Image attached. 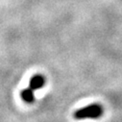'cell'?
<instances>
[{
  "label": "cell",
  "mask_w": 122,
  "mask_h": 122,
  "mask_svg": "<svg viewBox=\"0 0 122 122\" xmlns=\"http://www.w3.org/2000/svg\"><path fill=\"white\" fill-rule=\"evenodd\" d=\"M103 114V108L101 105L94 103L86 107L81 108L74 112V117L76 119H86V118H98Z\"/></svg>",
  "instance_id": "6da1fadb"
},
{
  "label": "cell",
  "mask_w": 122,
  "mask_h": 122,
  "mask_svg": "<svg viewBox=\"0 0 122 122\" xmlns=\"http://www.w3.org/2000/svg\"><path fill=\"white\" fill-rule=\"evenodd\" d=\"M45 84V79L42 75H35L29 81V87L33 90H38L41 88Z\"/></svg>",
  "instance_id": "7a4b0ae2"
},
{
  "label": "cell",
  "mask_w": 122,
  "mask_h": 122,
  "mask_svg": "<svg viewBox=\"0 0 122 122\" xmlns=\"http://www.w3.org/2000/svg\"><path fill=\"white\" fill-rule=\"evenodd\" d=\"M20 96L22 98V100L26 103H33L35 100V96H34V90L31 89L30 87H27L25 89H23L20 92Z\"/></svg>",
  "instance_id": "3957f363"
}]
</instances>
